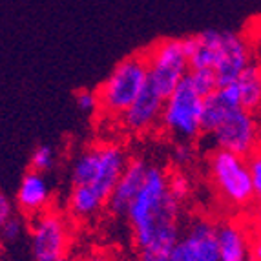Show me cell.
Listing matches in <instances>:
<instances>
[{"mask_svg": "<svg viewBox=\"0 0 261 261\" xmlns=\"http://www.w3.org/2000/svg\"><path fill=\"white\" fill-rule=\"evenodd\" d=\"M179 216L181 203L170 194L168 174L159 166H150L146 181L126 216L137 250L155 248L172 252L181 236Z\"/></svg>", "mask_w": 261, "mask_h": 261, "instance_id": "1", "label": "cell"}, {"mask_svg": "<svg viewBox=\"0 0 261 261\" xmlns=\"http://www.w3.org/2000/svg\"><path fill=\"white\" fill-rule=\"evenodd\" d=\"M122 146L105 143L83 150L71 165V188L68 212L75 219L95 218L108 206V199L128 165Z\"/></svg>", "mask_w": 261, "mask_h": 261, "instance_id": "2", "label": "cell"}, {"mask_svg": "<svg viewBox=\"0 0 261 261\" xmlns=\"http://www.w3.org/2000/svg\"><path fill=\"white\" fill-rule=\"evenodd\" d=\"M148 84L150 68L144 53L141 51L124 57L97 90L100 110L106 115L121 117Z\"/></svg>", "mask_w": 261, "mask_h": 261, "instance_id": "3", "label": "cell"}, {"mask_svg": "<svg viewBox=\"0 0 261 261\" xmlns=\"http://www.w3.org/2000/svg\"><path fill=\"white\" fill-rule=\"evenodd\" d=\"M208 174L225 205L238 210L252 208L256 201L252 175L245 155L214 148L208 153Z\"/></svg>", "mask_w": 261, "mask_h": 261, "instance_id": "4", "label": "cell"}, {"mask_svg": "<svg viewBox=\"0 0 261 261\" xmlns=\"http://www.w3.org/2000/svg\"><path fill=\"white\" fill-rule=\"evenodd\" d=\"M205 97L192 86L188 77L165 99L159 126L177 141H196L203 135Z\"/></svg>", "mask_w": 261, "mask_h": 261, "instance_id": "5", "label": "cell"}, {"mask_svg": "<svg viewBox=\"0 0 261 261\" xmlns=\"http://www.w3.org/2000/svg\"><path fill=\"white\" fill-rule=\"evenodd\" d=\"M150 68V84L168 97L192 71L185 39H161L144 49Z\"/></svg>", "mask_w": 261, "mask_h": 261, "instance_id": "6", "label": "cell"}, {"mask_svg": "<svg viewBox=\"0 0 261 261\" xmlns=\"http://www.w3.org/2000/svg\"><path fill=\"white\" fill-rule=\"evenodd\" d=\"M214 148L228 150L248 157L261 146V122L257 113L240 106L226 113L216 130L206 134Z\"/></svg>", "mask_w": 261, "mask_h": 261, "instance_id": "7", "label": "cell"}, {"mask_svg": "<svg viewBox=\"0 0 261 261\" xmlns=\"http://www.w3.org/2000/svg\"><path fill=\"white\" fill-rule=\"evenodd\" d=\"M30 241L35 261L66 257L71 243L70 221L59 210H44L31 223Z\"/></svg>", "mask_w": 261, "mask_h": 261, "instance_id": "8", "label": "cell"}, {"mask_svg": "<svg viewBox=\"0 0 261 261\" xmlns=\"http://www.w3.org/2000/svg\"><path fill=\"white\" fill-rule=\"evenodd\" d=\"M172 261H221L218 225L206 218H196L181 230L172 252Z\"/></svg>", "mask_w": 261, "mask_h": 261, "instance_id": "9", "label": "cell"}, {"mask_svg": "<svg viewBox=\"0 0 261 261\" xmlns=\"http://www.w3.org/2000/svg\"><path fill=\"white\" fill-rule=\"evenodd\" d=\"M252 40L248 37L232 33V31H223L219 61L214 68V71L218 75L219 86L238 83L241 73L252 64Z\"/></svg>", "mask_w": 261, "mask_h": 261, "instance_id": "10", "label": "cell"}, {"mask_svg": "<svg viewBox=\"0 0 261 261\" xmlns=\"http://www.w3.org/2000/svg\"><path fill=\"white\" fill-rule=\"evenodd\" d=\"M148 168L150 166L146 165V161L139 159V157L128 161L126 168H124L117 185L113 188L112 196H110L108 206H106L113 216H117V218H126L128 216L135 197L139 196L141 188L146 181Z\"/></svg>", "mask_w": 261, "mask_h": 261, "instance_id": "11", "label": "cell"}, {"mask_svg": "<svg viewBox=\"0 0 261 261\" xmlns=\"http://www.w3.org/2000/svg\"><path fill=\"white\" fill-rule=\"evenodd\" d=\"M165 95L157 92L152 84L144 88L135 102L121 115L122 126L134 134H144L161 124L163 108H165Z\"/></svg>", "mask_w": 261, "mask_h": 261, "instance_id": "12", "label": "cell"}, {"mask_svg": "<svg viewBox=\"0 0 261 261\" xmlns=\"http://www.w3.org/2000/svg\"><path fill=\"white\" fill-rule=\"evenodd\" d=\"M15 199H17L18 210L26 216H37L48 210L51 201V188L42 172H37V170L26 172L17 188Z\"/></svg>", "mask_w": 261, "mask_h": 261, "instance_id": "13", "label": "cell"}, {"mask_svg": "<svg viewBox=\"0 0 261 261\" xmlns=\"http://www.w3.org/2000/svg\"><path fill=\"white\" fill-rule=\"evenodd\" d=\"M218 241L221 261H250L252 234L243 223L232 219L218 223Z\"/></svg>", "mask_w": 261, "mask_h": 261, "instance_id": "14", "label": "cell"}, {"mask_svg": "<svg viewBox=\"0 0 261 261\" xmlns=\"http://www.w3.org/2000/svg\"><path fill=\"white\" fill-rule=\"evenodd\" d=\"M241 106V92L238 83L223 84L212 95L205 97V113H203V135L216 130L219 122L230 110Z\"/></svg>", "mask_w": 261, "mask_h": 261, "instance_id": "15", "label": "cell"}, {"mask_svg": "<svg viewBox=\"0 0 261 261\" xmlns=\"http://www.w3.org/2000/svg\"><path fill=\"white\" fill-rule=\"evenodd\" d=\"M241 92V106L248 112L259 113L261 110V64H250L238 79Z\"/></svg>", "mask_w": 261, "mask_h": 261, "instance_id": "16", "label": "cell"}, {"mask_svg": "<svg viewBox=\"0 0 261 261\" xmlns=\"http://www.w3.org/2000/svg\"><path fill=\"white\" fill-rule=\"evenodd\" d=\"M188 81H190L192 86L196 88V92L201 97L212 95L219 88L218 75L214 70H192L188 73Z\"/></svg>", "mask_w": 261, "mask_h": 261, "instance_id": "17", "label": "cell"}, {"mask_svg": "<svg viewBox=\"0 0 261 261\" xmlns=\"http://www.w3.org/2000/svg\"><path fill=\"white\" fill-rule=\"evenodd\" d=\"M168 188H170V194L179 201V203H183L187 201L188 197L192 196V181L187 174H185L183 170H174V172H170L168 174Z\"/></svg>", "mask_w": 261, "mask_h": 261, "instance_id": "18", "label": "cell"}, {"mask_svg": "<svg viewBox=\"0 0 261 261\" xmlns=\"http://www.w3.org/2000/svg\"><path fill=\"white\" fill-rule=\"evenodd\" d=\"M53 163H55V152L48 144H39L30 157L31 170H37V172H42V174L48 172L49 168H53Z\"/></svg>", "mask_w": 261, "mask_h": 261, "instance_id": "19", "label": "cell"}, {"mask_svg": "<svg viewBox=\"0 0 261 261\" xmlns=\"http://www.w3.org/2000/svg\"><path fill=\"white\" fill-rule=\"evenodd\" d=\"M196 159V148L192 141H177L172 150V161H174L175 166L179 168H185V166L192 165Z\"/></svg>", "mask_w": 261, "mask_h": 261, "instance_id": "20", "label": "cell"}, {"mask_svg": "<svg viewBox=\"0 0 261 261\" xmlns=\"http://www.w3.org/2000/svg\"><path fill=\"white\" fill-rule=\"evenodd\" d=\"M24 232H26V225L17 216H11L8 221L2 223V240L6 243H17L24 236Z\"/></svg>", "mask_w": 261, "mask_h": 261, "instance_id": "21", "label": "cell"}, {"mask_svg": "<svg viewBox=\"0 0 261 261\" xmlns=\"http://www.w3.org/2000/svg\"><path fill=\"white\" fill-rule=\"evenodd\" d=\"M75 105L81 112L92 113L95 112L97 108H100L99 102V93L97 92H90V90H81L75 95Z\"/></svg>", "mask_w": 261, "mask_h": 261, "instance_id": "22", "label": "cell"}, {"mask_svg": "<svg viewBox=\"0 0 261 261\" xmlns=\"http://www.w3.org/2000/svg\"><path fill=\"white\" fill-rule=\"evenodd\" d=\"M247 161H248V168H250V175H252L256 196H261V146L247 157Z\"/></svg>", "mask_w": 261, "mask_h": 261, "instance_id": "23", "label": "cell"}, {"mask_svg": "<svg viewBox=\"0 0 261 261\" xmlns=\"http://www.w3.org/2000/svg\"><path fill=\"white\" fill-rule=\"evenodd\" d=\"M135 261H172L168 250H155V248H144L137 250V259Z\"/></svg>", "mask_w": 261, "mask_h": 261, "instance_id": "24", "label": "cell"}, {"mask_svg": "<svg viewBox=\"0 0 261 261\" xmlns=\"http://www.w3.org/2000/svg\"><path fill=\"white\" fill-rule=\"evenodd\" d=\"M11 216H15V208H13V203L9 199L6 194L0 196V223L8 221Z\"/></svg>", "mask_w": 261, "mask_h": 261, "instance_id": "25", "label": "cell"}, {"mask_svg": "<svg viewBox=\"0 0 261 261\" xmlns=\"http://www.w3.org/2000/svg\"><path fill=\"white\" fill-rule=\"evenodd\" d=\"M250 261H261V228L259 232L252 234V243H250Z\"/></svg>", "mask_w": 261, "mask_h": 261, "instance_id": "26", "label": "cell"}, {"mask_svg": "<svg viewBox=\"0 0 261 261\" xmlns=\"http://www.w3.org/2000/svg\"><path fill=\"white\" fill-rule=\"evenodd\" d=\"M248 39L252 40V42L261 44V17L254 18L250 22V26H248Z\"/></svg>", "mask_w": 261, "mask_h": 261, "instance_id": "27", "label": "cell"}, {"mask_svg": "<svg viewBox=\"0 0 261 261\" xmlns=\"http://www.w3.org/2000/svg\"><path fill=\"white\" fill-rule=\"evenodd\" d=\"M77 261H113V257L108 252H100V250H93V252L84 254L83 257H79Z\"/></svg>", "mask_w": 261, "mask_h": 261, "instance_id": "28", "label": "cell"}, {"mask_svg": "<svg viewBox=\"0 0 261 261\" xmlns=\"http://www.w3.org/2000/svg\"><path fill=\"white\" fill-rule=\"evenodd\" d=\"M252 214H254V221H256V225L261 228V196H257L256 201H254Z\"/></svg>", "mask_w": 261, "mask_h": 261, "instance_id": "29", "label": "cell"}, {"mask_svg": "<svg viewBox=\"0 0 261 261\" xmlns=\"http://www.w3.org/2000/svg\"><path fill=\"white\" fill-rule=\"evenodd\" d=\"M51 261H66V257H57V259H51Z\"/></svg>", "mask_w": 261, "mask_h": 261, "instance_id": "30", "label": "cell"}, {"mask_svg": "<svg viewBox=\"0 0 261 261\" xmlns=\"http://www.w3.org/2000/svg\"><path fill=\"white\" fill-rule=\"evenodd\" d=\"M257 117H259V122H261V110H259V113H257Z\"/></svg>", "mask_w": 261, "mask_h": 261, "instance_id": "31", "label": "cell"}]
</instances>
